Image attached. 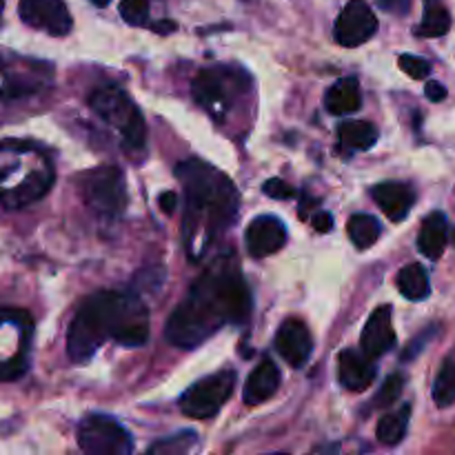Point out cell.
<instances>
[{"instance_id":"7a4b0ae2","label":"cell","mask_w":455,"mask_h":455,"mask_svg":"<svg viewBox=\"0 0 455 455\" xmlns=\"http://www.w3.org/2000/svg\"><path fill=\"white\" fill-rule=\"evenodd\" d=\"M176 176L185 189L187 209L182 220L187 253L198 260L238 213L235 185L203 160H185L176 167Z\"/></svg>"},{"instance_id":"4dcf8cb0","label":"cell","mask_w":455,"mask_h":455,"mask_svg":"<svg viewBox=\"0 0 455 455\" xmlns=\"http://www.w3.org/2000/svg\"><path fill=\"white\" fill-rule=\"evenodd\" d=\"M262 191L274 200H289L296 196V189H293L289 182L280 180V178H271V180H267L265 185H262Z\"/></svg>"},{"instance_id":"484cf974","label":"cell","mask_w":455,"mask_h":455,"mask_svg":"<svg viewBox=\"0 0 455 455\" xmlns=\"http://www.w3.org/2000/svg\"><path fill=\"white\" fill-rule=\"evenodd\" d=\"M434 403L440 409H447L455 404V355H449L440 367L438 378L434 385Z\"/></svg>"},{"instance_id":"f546056e","label":"cell","mask_w":455,"mask_h":455,"mask_svg":"<svg viewBox=\"0 0 455 455\" xmlns=\"http://www.w3.org/2000/svg\"><path fill=\"white\" fill-rule=\"evenodd\" d=\"M398 65L404 74L411 76V78H416V80L429 78V74H431L429 60H425V58H420V56H413V53H403V56L398 58Z\"/></svg>"},{"instance_id":"7402d4cb","label":"cell","mask_w":455,"mask_h":455,"mask_svg":"<svg viewBox=\"0 0 455 455\" xmlns=\"http://www.w3.org/2000/svg\"><path fill=\"white\" fill-rule=\"evenodd\" d=\"M451 29V13L440 0H427L425 18L418 25L416 34L420 38H440Z\"/></svg>"},{"instance_id":"e575fe53","label":"cell","mask_w":455,"mask_h":455,"mask_svg":"<svg viewBox=\"0 0 455 455\" xmlns=\"http://www.w3.org/2000/svg\"><path fill=\"white\" fill-rule=\"evenodd\" d=\"M158 203L163 207L164 213H173L176 212V204H178V196L173 191H164V194L158 196Z\"/></svg>"},{"instance_id":"2e32d148","label":"cell","mask_w":455,"mask_h":455,"mask_svg":"<svg viewBox=\"0 0 455 455\" xmlns=\"http://www.w3.org/2000/svg\"><path fill=\"white\" fill-rule=\"evenodd\" d=\"M338 378L347 391L360 394L371 387L373 378H376V367L371 364V358L360 351L345 349L338 355Z\"/></svg>"},{"instance_id":"3957f363","label":"cell","mask_w":455,"mask_h":455,"mask_svg":"<svg viewBox=\"0 0 455 455\" xmlns=\"http://www.w3.org/2000/svg\"><path fill=\"white\" fill-rule=\"evenodd\" d=\"M105 340L123 347H142L149 340V314L136 293L100 291L89 298L67 333V354L74 363H84Z\"/></svg>"},{"instance_id":"83f0119b","label":"cell","mask_w":455,"mask_h":455,"mask_svg":"<svg viewBox=\"0 0 455 455\" xmlns=\"http://www.w3.org/2000/svg\"><path fill=\"white\" fill-rule=\"evenodd\" d=\"M403 389H404V378L400 376V373L389 376L385 380V385L380 387V391H378L376 398H373V407L382 409V407H389V404H394L395 400L403 395Z\"/></svg>"},{"instance_id":"52a82bcc","label":"cell","mask_w":455,"mask_h":455,"mask_svg":"<svg viewBox=\"0 0 455 455\" xmlns=\"http://www.w3.org/2000/svg\"><path fill=\"white\" fill-rule=\"evenodd\" d=\"M83 198L105 218H116L127 207V182L118 167H98L83 178Z\"/></svg>"},{"instance_id":"d6a6232c","label":"cell","mask_w":455,"mask_h":455,"mask_svg":"<svg viewBox=\"0 0 455 455\" xmlns=\"http://www.w3.org/2000/svg\"><path fill=\"white\" fill-rule=\"evenodd\" d=\"M431 338H434V329H427L425 336H420V338H418L416 342H411V345H409V351H407V354L403 355V358H404V360H409V358H413V355L420 354L422 347H425V342H427V340H431Z\"/></svg>"},{"instance_id":"ffe728a7","label":"cell","mask_w":455,"mask_h":455,"mask_svg":"<svg viewBox=\"0 0 455 455\" xmlns=\"http://www.w3.org/2000/svg\"><path fill=\"white\" fill-rule=\"evenodd\" d=\"M360 105H363V93L355 78H340L329 87L324 96V107L333 116H349L358 111Z\"/></svg>"},{"instance_id":"ba28073f","label":"cell","mask_w":455,"mask_h":455,"mask_svg":"<svg viewBox=\"0 0 455 455\" xmlns=\"http://www.w3.org/2000/svg\"><path fill=\"white\" fill-rule=\"evenodd\" d=\"M234 387L235 371H220L216 376L204 378L180 398L182 413L194 420H209L225 407V403L234 394Z\"/></svg>"},{"instance_id":"8fae6325","label":"cell","mask_w":455,"mask_h":455,"mask_svg":"<svg viewBox=\"0 0 455 455\" xmlns=\"http://www.w3.org/2000/svg\"><path fill=\"white\" fill-rule=\"evenodd\" d=\"M378 31V18L367 0H349L336 22V40L342 47H360Z\"/></svg>"},{"instance_id":"9c48e42d","label":"cell","mask_w":455,"mask_h":455,"mask_svg":"<svg viewBox=\"0 0 455 455\" xmlns=\"http://www.w3.org/2000/svg\"><path fill=\"white\" fill-rule=\"evenodd\" d=\"M78 447L92 455H129L133 440L114 418L89 416L78 427Z\"/></svg>"},{"instance_id":"d590c367","label":"cell","mask_w":455,"mask_h":455,"mask_svg":"<svg viewBox=\"0 0 455 455\" xmlns=\"http://www.w3.org/2000/svg\"><path fill=\"white\" fill-rule=\"evenodd\" d=\"M378 4L394 13H404L409 9V0H378Z\"/></svg>"},{"instance_id":"9a60e30c","label":"cell","mask_w":455,"mask_h":455,"mask_svg":"<svg viewBox=\"0 0 455 455\" xmlns=\"http://www.w3.org/2000/svg\"><path fill=\"white\" fill-rule=\"evenodd\" d=\"M287 240V229L275 216H260L247 227V249L253 258H267L280 251Z\"/></svg>"},{"instance_id":"44dd1931","label":"cell","mask_w":455,"mask_h":455,"mask_svg":"<svg viewBox=\"0 0 455 455\" xmlns=\"http://www.w3.org/2000/svg\"><path fill=\"white\" fill-rule=\"evenodd\" d=\"M338 136H340V145L345 149L367 151L378 142V129L367 120H351V123L340 124Z\"/></svg>"},{"instance_id":"277c9868","label":"cell","mask_w":455,"mask_h":455,"mask_svg":"<svg viewBox=\"0 0 455 455\" xmlns=\"http://www.w3.org/2000/svg\"><path fill=\"white\" fill-rule=\"evenodd\" d=\"M53 185L47 154L31 142H0V203L20 209L43 198Z\"/></svg>"},{"instance_id":"8992f818","label":"cell","mask_w":455,"mask_h":455,"mask_svg":"<svg viewBox=\"0 0 455 455\" xmlns=\"http://www.w3.org/2000/svg\"><path fill=\"white\" fill-rule=\"evenodd\" d=\"M247 87V76L238 67H207L200 71L191 84L196 102L203 107L207 114L220 120L225 118L240 98V93Z\"/></svg>"},{"instance_id":"5bb4252c","label":"cell","mask_w":455,"mask_h":455,"mask_svg":"<svg viewBox=\"0 0 455 455\" xmlns=\"http://www.w3.org/2000/svg\"><path fill=\"white\" fill-rule=\"evenodd\" d=\"M360 347L367 358L376 360L385 355L395 347V331L391 324V307H378L371 314V318L364 324L363 338H360Z\"/></svg>"},{"instance_id":"ab89813d","label":"cell","mask_w":455,"mask_h":455,"mask_svg":"<svg viewBox=\"0 0 455 455\" xmlns=\"http://www.w3.org/2000/svg\"><path fill=\"white\" fill-rule=\"evenodd\" d=\"M3 9H4V0H0V13H3Z\"/></svg>"},{"instance_id":"4fadbf2b","label":"cell","mask_w":455,"mask_h":455,"mask_svg":"<svg viewBox=\"0 0 455 455\" xmlns=\"http://www.w3.org/2000/svg\"><path fill=\"white\" fill-rule=\"evenodd\" d=\"M275 349L291 367H305L314 351V338H311L309 327L302 320H284L275 333Z\"/></svg>"},{"instance_id":"7c38bea8","label":"cell","mask_w":455,"mask_h":455,"mask_svg":"<svg viewBox=\"0 0 455 455\" xmlns=\"http://www.w3.org/2000/svg\"><path fill=\"white\" fill-rule=\"evenodd\" d=\"M18 12L22 22L49 36H67L74 25L65 0H20Z\"/></svg>"},{"instance_id":"cb8c5ba5","label":"cell","mask_w":455,"mask_h":455,"mask_svg":"<svg viewBox=\"0 0 455 455\" xmlns=\"http://www.w3.org/2000/svg\"><path fill=\"white\" fill-rule=\"evenodd\" d=\"M347 231H349V238L355 247L369 249L378 243V238H380L382 234V227L373 216H367V213H355V216L349 218V227H347Z\"/></svg>"},{"instance_id":"f1b7e54d","label":"cell","mask_w":455,"mask_h":455,"mask_svg":"<svg viewBox=\"0 0 455 455\" xmlns=\"http://www.w3.org/2000/svg\"><path fill=\"white\" fill-rule=\"evenodd\" d=\"M120 16L132 27L147 25V18H149V0H123L120 3Z\"/></svg>"},{"instance_id":"e0dca14e","label":"cell","mask_w":455,"mask_h":455,"mask_svg":"<svg viewBox=\"0 0 455 455\" xmlns=\"http://www.w3.org/2000/svg\"><path fill=\"white\" fill-rule=\"evenodd\" d=\"M371 196L385 216L394 222L404 220L416 203V191L404 182H382L373 187Z\"/></svg>"},{"instance_id":"74e56055","label":"cell","mask_w":455,"mask_h":455,"mask_svg":"<svg viewBox=\"0 0 455 455\" xmlns=\"http://www.w3.org/2000/svg\"><path fill=\"white\" fill-rule=\"evenodd\" d=\"M93 4H96V7H107V4L111 3V0H92Z\"/></svg>"},{"instance_id":"6da1fadb","label":"cell","mask_w":455,"mask_h":455,"mask_svg":"<svg viewBox=\"0 0 455 455\" xmlns=\"http://www.w3.org/2000/svg\"><path fill=\"white\" fill-rule=\"evenodd\" d=\"M251 311L244 275L234 253L220 256L189 289L185 300L167 320V340L180 349H194L225 324H240Z\"/></svg>"},{"instance_id":"f35d334b","label":"cell","mask_w":455,"mask_h":455,"mask_svg":"<svg viewBox=\"0 0 455 455\" xmlns=\"http://www.w3.org/2000/svg\"><path fill=\"white\" fill-rule=\"evenodd\" d=\"M451 243H453V247H455V227H453V231H451Z\"/></svg>"},{"instance_id":"30bf717a","label":"cell","mask_w":455,"mask_h":455,"mask_svg":"<svg viewBox=\"0 0 455 455\" xmlns=\"http://www.w3.org/2000/svg\"><path fill=\"white\" fill-rule=\"evenodd\" d=\"M52 78L47 62L22 60L18 56L0 53V98H22L38 93Z\"/></svg>"},{"instance_id":"5b68a950","label":"cell","mask_w":455,"mask_h":455,"mask_svg":"<svg viewBox=\"0 0 455 455\" xmlns=\"http://www.w3.org/2000/svg\"><path fill=\"white\" fill-rule=\"evenodd\" d=\"M89 107L100 120L120 133L127 149H140L147 140V124L136 102L123 89L100 87L89 96Z\"/></svg>"},{"instance_id":"d4e9b609","label":"cell","mask_w":455,"mask_h":455,"mask_svg":"<svg viewBox=\"0 0 455 455\" xmlns=\"http://www.w3.org/2000/svg\"><path fill=\"white\" fill-rule=\"evenodd\" d=\"M409 416H411V407L404 404L398 413H389V416L382 418V420L378 422V429H376L378 440H380L382 444H389V447L403 443L409 427Z\"/></svg>"},{"instance_id":"1f68e13d","label":"cell","mask_w":455,"mask_h":455,"mask_svg":"<svg viewBox=\"0 0 455 455\" xmlns=\"http://www.w3.org/2000/svg\"><path fill=\"white\" fill-rule=\"evenodd\" d=\"M425 93L431 102H443L444 98H447V89H444V84L438 83V80H431V83H427Z\"/></svg>"},{"instance_id":"4316f807","label":"cell","mask_w":455,"mask_h":455,"mask_svg":"<svg viewBox=\"0 0 455 455\" xmlns=\"http://www.w3.org/2000/svg\"><path fill=\"white\" fill-rule=\"evenodd\" d=\"M198 435L194 431H182V434L169 435V438L160 440L158 444L149 449V453H163V455H180V453H189L191 449L196 447L198 443Z\"/></svg>"},{"instance_id":"d6986e66","label":"cell","mask_w":455,"mask_h":455,"mask_svg":"<svg viewBox=\"0 0 455 455\" xmlns=\"http://www.w3.org/2000/svg\"><path fill=\"white\" fill-rule=\"evenodd\" d=\"M418 249L429 260H440L447 249V218L444 213L434 212L422 222L420 235H418Z\"/></svg>"},{"instance_id":"8d00e7d4","label":"cell","mask_w":455,"mask_h":455,"mask_svg":"<svg viewBox=\"0 0 455 455\" xmlns=\"http://www.w3.org/2000/svg\"><path fill=\"white\" fill-rule=\"evenodd\" d=\"M151 29H154L156 34H172V31L176 29V22H173V20L154 22V25H151Z\"/></svg>"},{"instance_id":"836d02e7","label":"cell","mask_w":455,"mask_h":455,"mask_svg":"<svg viewBox=\"0 0 455 455\" xmlns=\"http://www.w3.org/2000/svg\"><path fill=\"white\" fill-rule=\"evenodd\" d=\"M333 227V216L327 212H320L314 216V229L320 231V234H327Z\"/></svg>"},{"instance_id":"ac0fdd59","label":"cell","mask_w":455,"mask_h":455,"mask_svg":"<svg viewBox=\"0 0 455 455\" xmlns=\"http://www.w3.org/2000/svg\"><path fill=\"white\" fill-rule=\"evenodd\" d=\"M280 387V371L275 367L274 360L265 358L256 369L251 371V376L247 378V385H244V403L256 407V404L267 403L269 398H274L275 391Z\"/></svg>"},{"instance_id":"603a6c76","label":"cell","mask_w":455,"mask_h":455,"mask_svg":"<svg viewBox=\"0 0 455 455\" xmlns=\"http://www.w3.org/2000/svg\"><path fill=\"white\" fill-rule=\"evenodd\" d=\"M398 289L407 300H425L427 296L431 293V284H429V275H427L425 267L413 262V265H407L403 271L398 274Z\"/></svg>"}]
</instances>
